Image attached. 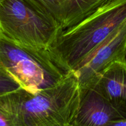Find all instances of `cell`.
<instances>
[{
    "mask_svg": "<svg viewBox=\"0 0 126 126\" xmlns=\"http://www.w3.org/2000/svg\"><path fill=\"white\" fill-rule=\"evenodd\" d=\"M80 101L74 73L54 86L35 92L22 88L0 96V106L14 126H72Z\"/></svg>",
    "mask_w": 126,
    "mask_h": 126,
    "instance_id": "1",
    "label": "cell"
},
{
    "mask_svg": "<svg viewBox=\"0 0 126 126\" xmlns=\"http://www.w3.org/2000/svg\"><path fill=\"white\" fill-rule=\"evenodd\" d=\"M126 22V0H114L78 24L63 30L46 52L65 74L73 72Z\"/></svg>",
    "mask_w": 126,
    "mask_h": 126,
    "instance_id": "2",
    "label": "cell"
},
{
    "mask_svg": "<svg viewBox=\"0 0 126 126\" xmlns=\"http://www.w3.org/2000/svg\"><path fill=\"white\" fill-rule=\"evenodd\" d=\"M63 29L30 0H0V32L16 44L47 51Z\"/></svg>",
    "mask_w": 126,
    "mask_h": 126,
    "instance_id": "3",
    "label": "cell"
},
{
    "mask_svg": "<svg viewBox=\"0 0 126 126\" xmlns=\"http://www.w3.org/2000/svg\"><path fill=\"white\" fill-rule=\"evenodd\" d=\"M0 64L22 89L30 92L54 86L67 75L51 60L46 51L21 46L1 32Z\"/></svg>",
    "mask_w": 126,
    "mask_h": 126,
    "instance_id": "4",
    "label": "cell"
},
{
    "mask_svg": "<svg viewBox=\"0 0 126 126\" xmlns=\"http://www.w3.org/2000/svg\"><path fill=\"white\" fill-rule=\"evenodd\" d=\"M126 60V22L91 52L72 73L79 86L93 82L112 63Z\"/></svg>",
    "mask_w": 126,
    "mask_h": 126,
    "instance_id": "5",
    "label": "cell"
},
{
    "mask_svg": "<svg viewBox=\"0 0 126 126\" xmlns=\"http://www.w3.org/2000/svg\"><path fill=\"white\" fill-rule=\"evenodd\" d=\"M80 88V105L72 126H105L126 118L93 86L86 85Z\"/></svg>",
    "mask_w": 126,
    "mask_h": 126,
    "instance_id": "6",
    "label": "cell"
},
{
    "mask_svg": "<svg viewBox=\"0 0 126 126\" xmlns=\"http://www.w3.org/2000/svg\"><path fill=\"white\" fill-rule=\"evenodd\" d=\"M50 15L63 30L78 24L114 0H30Z\"/></svg>",
    "mask_w": 126,
    "mask_h": 126,
    "instance_id": "7",
    "label": "cell"
},
{
    "mask_svg": "<svg viewBox=\"0 0 126 126\" xmlns=\"http://www.w3.org/2000/svg\"><path fill=\"white\" fill-rule=\"evenodd\" d=\"M87 85L93 86L109 103L126 116V60L112 63Z\"/></svg>",
    "mask_w": 126,
    "mask_h": 126,
    "instance_id": "8",
    "label": "cell"
},
{
    "mask_svg": "<svg viewBox=\"0 0 126 126\" xmlns=\"http://www.w3.org/2000/svg\"><path fill=\"white\" fill-rule=\"evenodd\" d=\"M20 88L19 82L0 64V96Z\"/></svg>",
    "mask_w": 126,
    "mask_h": 126,
    "instance_id": "9",
    "label": "cell"
},
{
    "mask_svg": "<svg viewBox=\"0 0 126 126\" xmlns=\"http://www.w3.org/2000/svg\"><path fill=\"white\" fill-rule=\"evenodd\" d=\"M0 126H14L7 112L0 106Z\"/></svg>",
    "mask_w": 126,
    "mask_h": 126,
    "instance_id": "10",
    "label": "cell"
},
{
    "mask_svg": "<svg viewBox=\"0 0 126 126\" xmlns=\"http://www.w3.org/2000/svg\"><path fill=\"white\" fill-rule=\"evenodd\" d=\"M105 126H126V118L111 122Z\"/></svg>",
    "mask_w": 126,
    "mask_h": 126,
    "instance_id": "11",
    "label": "cell"
}]
</instances>
